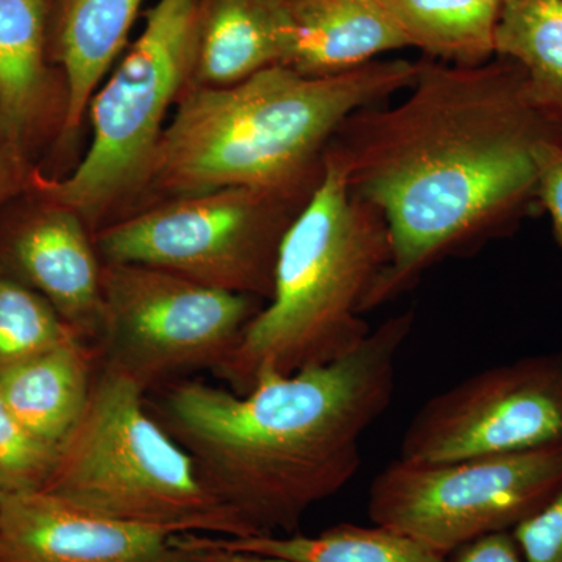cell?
Returning a JSON list of instances; mask_svg holds the SVG:
<instances>
[{
  "label": "cell",
  "instance_id": "obj_1",
  "mask_svg": "<svg viewBox=\"0 0 562 562\" xmlns=\"http://www.w3.org/2000/svg\"><path fill=\"white\" fill-rule=\"evenodd\" d=\"M541 139L549 136L528 105L524 70L503 57L476 66L424 58L402 102L351 114L327 151L391 238L364 313L528 216L539 203L532 150Z\"/></svg>",
  "mask_w": 562,
  "mask_h": 562
},
{
  "label": "cell",
  "instance_id": "obj_2",
  "mask_svg": "<svg viewBox=\"0 0 562 562\" xmlns=\"http://www.w3.org/2000/svg\"><path fill=\"white\" fill-rule=\"evenodd\" d=\"M413 330L409 310L330 364L266 373L244 395L177 380L147 395V409L250 538L292 535L357 475L362 436L390 408Z\"/></svg>",
  "mask_w": 562,
  "mask_h": 562
},
{
  "label": "cell",
  "instance_id": "obj_3",
  "mask_svg": "<svg viewBox=\"0 0 562 562\" xmlns=\"http://www.w3.org/2000/svg\"><path fill=\"white\" fill-rule=\"evenodd\" d=\"M417 69L419 61L375 60L306 77L277 65L231 87L191 83L162 132L144 194L313 187L344 122L408 90Z\"/></svg>",
  "mask_w": 562,
  "mask_h": 562
},
{
  "label": "cell",
  "instance_id": "obj_4",
  "mask_svg": "<svg viewBox=\"0 0 562 562\" xmlns=\"http://www.w3.org/2000/svg\"><path fill=\"white\" fill-rule=\"evenodd\" d=\"M390 258L382 213L351 194L341 162L325 151L319 187L281 243L272 297L213 375L244 395L266 373L347 357L372 331L364 303Z\"/></svg>",
  "mask_w": 562,
  "mask_h": 562
},
{
  "label": "cell",
  "instance_id": "obj_5",
  "mask_svg": "<svg viewBox=\"0 0 562 562\" xmlns=\"http://www.w3.org/2000/svg\"><path fill=\"white\" fill-rule=\"evenodd\" d=\"M146 397L139 384L101 361L83 417L41 492L122 522L250 538L190 453L151 417Z\"/></svg>",
  "mask_w": 562,
  "mask_h": 562
},
{
  "label": "cell",
  "instance_id": "obj_6",
  "mask_svg": "<svg viewBox=\"0 0 562 562\" xmlns=\"http://www.w3.org/2000/svg\"><path fill=\"white\" fill-rule=\"evenodd\" d=\"M201 0H158L143 32L92 95L91 143L57 177L36 168L33 194L77 211L92 233L139 199L177 102L191 85Z\"/></svg>",
  "mask_w": 562,
  "mask_h": 562
},
{
  "label": "cell",
  "instance_id": "obj_7",
  "mask_svg": "<svg viewBox=\"0 0 562 562\" xmlns=\"http://www.w3.org/2000/svg\"><path fill=\"white\" fill-rule=\"evenodd\" d=\"M319 183L165 199L103 225L94 232L95 249L103 262L151 266L269 302L281 243Z\"/></svg>",
  "mask_w": 562,
  "mask_h": 562
},
{
  "label": "cell",
  "instance_id": "obj_8",
  "mask_svg": "<svg viewBox=\"0 0 562 562\" xmlns=\"http://www.w3.org/2000/svg\"><path fill=\"white\" fill-rule=\"evenodd\" d=\"M102 295L101 361L147 394L216 372L266 303L135 262H103Z\"/></svg>",
  "mask_w": 562,
  "mask_h": 562
},
{
  "label": "cell",
  "instance_id": "obj_9",
  "mask_svg": "<svg viewBox=\"0 0 562 562\" xmlns=\"http://www.w3.org/2000/svg\"><path fill=\"white\" fill-rule=\"evenodd\" d=\"M562 487V447L447 462L391 461L369 486L372 524L450 557L513 531Z\"/></svg>",
  "mask_w": 562,
  "mask_h": 562
},
{
  "label": "cell",
  "instance_id": "obj_10",
  "mask_svg": "<svg viewBox=\"0 0 562 562\" xmlns=\"http://www.w3.org/2000/svg\"><path fill=\"white\" fill-rule=\"evenodd\" d=\"M562 447V349L492 366L428 398L398 458L447 462Z\"/></svg>",
  "mask_w": 562,
  "mask_h": 562
},
{
  "label": "cell",
  "instance_id": "obj_11",
  "mask_svg": "<svg viewBox=\"0 0 562 562\" xmlns=\"http://www.w3.org/2000/svg\"><path fill=\"white\" fill-rule=\"evenodd\" d=\"M102 260L77 211L32 191L0 213V272L40 294L83 341L103 335Z\"/></svg>",
  "mask_w": 562,
  "mask_h": 562
},
{
  "label": "cell",
  "instance_id": "obj_12",
  "mask_svg": "<svg viewBox=\"0 0 562 562\" xmlns=\"http://www.w3.org/2000/svg\"><path fill=\"white\" fill-rule=\"evenodd\" d=\"M214 536L98 516L44 492L0 494V562H213Z\"/></svg>",
  "mask_w": 562,
  "mask_h": 562
},
{
  "label": "cell",
  "instance_id": "obj_13",
  "mask_svg": "<svg viewBox=\"0 0 562 562\" xmlns=\"http://www.w3.org/2000/svg\"><path fill=\"white\" fill-rule=\"evenodd\" d=\"M50 0H0V105L33 157L60 144L68 111L63 74L47 55Z\"/></svg>",
  "mask_w": 562,
  "mask_h": 562
},
{
  "label": "cell",
  "instance_id": "obj_14",
  "mask_svg": "<svg viewBox=\"0 0 562 562\" xmlns=\"http://www.w3.org/2000/svg\"><path fill=\"white\" fill-rule=\"evenodd\" d=\"M281 66L306 77L361 68L409 41L379 0H281Z\"/></svg>",
  "mask_w": 562,
  "mask_h": 562
},
{
  "label": "cell",
  "instance_id": "obj_15",
  "mask_svg": "<svg viewBox=\"0 0 562 562\" xmlns=\"http://www.w3.org/2000/svg\"><path fill=\"white\" fill-rule=\"evenodd\" d=\"M99 364L98 346L70 339L0 373V398L36 438L60 450L83 417Z\"/></svg>",
  "mask_w": 562,
  "mask_h": 562
},
{
  "label": "cell",
  "instance_id": "obj_16",
  "mask_svg": "<svg viewBox=\"0 0 562 562\" xmlns=\"http://www.w3.org/2000/svg\"><path fill=\"white\" fill-rule=\"evenodd\" d=\"M281 0L201 3L192 85L231 87L281 65Z\"/></svg>",
  "mask_w": 562,
  "mask_h": 562
},
{
  "label": "cell",
  "instance_id": "obj_17",
  "mask_svg": "<svg viewBox=\"0 0 562 562\" xmlns=\"http://www.w3.org/2000/svg\"><path fill=\"white\" fill-rule=\"evenodd\" d=\"M140 3L143 0H63L55 46V60L68 91L61 140L79 132L92 95L124 49Z\"/></svg>",
  "mask_w": 562,
  "mask_h": 562
},
{
  "label": "cell",
  "instance_id": "obj_18",
  "mask_svg": "<svg viewBox=\"0 0 562 562\" xmlns=\"http://www.w3.org/2000/svg\"><path fill=\"white\" fill-rule=\"evenodd\" d=\"M495 57L522 68L528 105L562 147V0H505Z\"/></svg>",
  "mask_w": 562,
  "mask_h": 562
},
{
  "label": "cell",
  "instance_id": "obj_19",
  "mask_svg": "<svg viewBox=\"0 0 562 562\" xmlns=\"http://www.w3.org/2000/svg\"><path fill=\"white\" fill-rule=\"evenodd\" d=\"M391 20L432 60L476 66L495 57L505 0H379Z\"/></svg>",
  "mask_w": 562,
  "mask_h": 562
},
{
  "label": "cell",
  "instance_id": "obj_20",
  "mask_svg": "<svg viewBox=\"0 0 562 562\" xmlns=\"http://www.w3.org/2000/svg\"><path fill=\"white\" fill-rule=\"evenodd\" d=\"M222 549L262 554L286 562H447L449 557L383 527L338 524L316 536L292 535L220 538Z\"/></svg>",
  "mask_w": 562,
  "mask_h": 562
},
{
  "label": "cell",
  "instance_id": "obj_21",
  "mask_svg": "<svg viewBox=\"0 0 562 562\" xmlns=\"http://www.w3.org/2000/svg\"><path fill=\"white\" fill-rule=\"evenodd\" d=\"M70 339L81 338L49 303L0 272V373Z\"/></svg>",
  "mask_w": 562,
  "mask_h": 562
},
{
  "label": "cell",
  "instance_id": "obj_22",
  "mask_svg": "<svg viewBox=\"0 0 562 562\" xmlns=\"http://www.w3.org/2000/svg\"><path fill=\"white\" fill-rule=\"evenodd\" d=\"M58 452L36 438L0 398V494L43 491Z\"/></svg>",
  "mask_w": 562,
  "mask_h": 562
},
{
  "label": "cell",
  "instance_id": "obj_23",
  "mask_svg": "<svg viewBox=\"0 0 562 562\" xmlns=\"http://www.w3.org/2000/svg\"><path fill=\"white\" fill-rule=\"evenodd\" d=\"M527 562H562V487L512 531Z\"/></svg>",
  "mask_w": 562,
  "mask_h": 562
},
{
  "label": "cell",
  "instance_id": "obj_24",
  "mask_svg": "<svg viewBox=\"0 0 562 562\" xmlns=\"http://www.w3.org/2000/svg\"><path fill=\"white\" fill-rule=\"evenodd\" d=\"M36 168L35 157L0 105V213L31 190Z\"/></svg>",
  "mask_w": 562,
  "mask_h": 562
},
{
  "label": "cell",
  "instance_id": "obj_25",
  "mask_svg": "<svg viewBox=\"0 0 562 562\" xmlns=\"http://www.w3.org/2000/svg\"><path fill=\"white\" fill-rule=\"evenodd\" d=\"M539 205L552 220L554 241L562 250V147L541 139L532 150Z\"/></svg>",
  "mask_w": 562,
  "mask_h": 562
},
{
  "label": "cell",
  "instance_id": "obj_26",
  "mask_svg": "<svg viewBox=\"0 0 562 562\" xmlns=\"http://www.w3.org/2000/svg\"><path fill=\"white\" fill-rule=\"evenodd\" d=\"M447 562H527L512 531L494 532L454 550Z\"/></svg>",
  "mask_w": 562,
  "mask_h": 562
},
{
  "label": "cell",
  "instance_id": "obj_27",
  "mask_svg": "<svg viewBox=\"0 0 562 562\" xmlns=\"http://www.w3.org/2000/svg\"><path fill=\"white\" fill-rule=\"evenodd\" d=\"M216 539V536H214ZM217 543V542H216ZM220 546V543H217ZM221 547V546H220ZM222 549V547H221ZM213 562H286L277 560V558L262 557V554L233 552V550L224 549V552L220 554Z\"/></svg>",
  "mask_w": 562,
  "mask_h": 562
}]
</instances>
